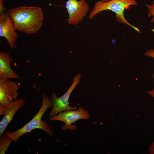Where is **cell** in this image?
I'll return each instance as SVG.
<instances>
[{"instance_id":"cell-1","label":"cell","mask_w":154,"mask_h":154,"mask_svg":"<svg viewBox=\"0 0 154 154\" xmlns=\"http://www.w3.org/2000/svg\"><path fill=\"white\" fill-rule=\"evenodd\" d=\"M7 12L16 31L27 35L36 33L43 25V13L40 7L19 6Z\"/></svg>"},{"instance_id":"cell-2","label":"cell","mask_w":154,"mask_h":154,"mask_svg":"<svg viewBox=\"0 0 154 154\" xmlns=\"http://www.w3.org/2000/svg\"><path fill=\"white\" fill-rule=\"evenodd\" d=\"M52 106V99H50L46 95H43L41 106L33 118L21 128L14 132L7 131L5 134L11 138L15 143L17 142L19 138L23 135L36 129H41L50 135H52L53 131L50 128L47 122L42 120V116L46 111Z\"/></svg>"},{"instance_id":"cell-3","label":"cell","mask_w":154,"mask_h":154,"mask_svg":"<svg viewBox=\"0 0 154 154\" xmlns=\"http://www.w3.org/2000/svg\"><path fill=\"white\" fill-rule=\"evenodd\" d=\"M137 4L135 0H111L106 2L99 1L95 3L92 10L89 13V18L92 19L97 14L103 11L110 10L116 13L115 17L118 22L126 24L140 33V30L130 23L124 15L125 9H128L131 6Z\"/></svg>"},{"instance_id":"cell-4","label":"cell","mask_w":154,"mask_h":154,"mask_svg":"<svg viewBox=\"0 0 154 154\" xmlns=\"http://www.w3.org/2000/svg\"><path fill=\"white\" fill-rule=\"evenodd\" d=\"M81 76V74L80 73L75 76L71 86L67 92L60 97H58L55 92H51V99L52 101V106L49 114L50 117L56 116L59 113L64 111L78 109V108L76 106L70 107L68 100L72 92L80 82Z\"/></svg>"},{"instance_id":"cell-5","label":"cell","mask_w":154,"mask_h":154,"mask_svg":"<svg viewBox=\"0 0 154 154\" xmlns=\"http://www.w3.org/2000/svg\"><path fill=\"white\" fill-rule=\"evenodd\" d=\"M76 110H68L61 112L57 115L49 117L51 121H58L64 123L65 125L61 127L64 131L74 130L76 128L75 125H72L77 120L81 119H87L90 117L88 111L81 107Z\"/></svg>"},{"instance_id":"cell-6","label":"cell","mask_w":154,"mask_h":154,"mask_svg":"<svg viewBox=\"0 0 154 154\" xmlns=\"http://www.w3.org/2000/svg\"><path fill=\"white\" fill-rule=\"evenodd\" d=\"M19 88L15 81L9 79H0V115H4L7 106L17 99Z\"/></svg>"},{"instance_id":"cell-7","label":"cell","mask_w":154,"mask_h":154,"mask_svg":"<svg viewBox=\"0 0 154 154\" xmlns=\"http://www.w3.org/2000/svg\"><path fill=\"white\" fill-rule=\"evenodd\" d=\"M65 7L69 15L67 22L72 25L78 24L86 16L89 10L88 4L85 0H68Z\"/></svg>"},{"instance_id":"cell-8","label":"cell","mask_w":154,"mask_h":154,"mask_svg":"<svg viewBox=\"0 0 154 154\" xmlns=\"http://www.w3.org/2000/svg\"><path fill=\"white\" fill-rule=\"evenodd\" d=\"M15 27L11 22L7 11L0 14V37L5 38L11 48L17 47L16 41L18 37Z\"/></svg>"},{"instance_id":"cell-9","label":"cell","mask_w":154,"mask_h":154,"mask_svg":"<svg viewBox=\"0 0 154 154\" xmlns=\"http://www.w3.org/2000/svg\"><path fill=\"white\" fill-rule=\"evenodd\" d=\"M25 102L24 99L20 98L14 100L7 106L3 117L0 122V136L3 134L18 110L24 106Z\"/></svg>"},{"instance_id":"cell-10","label":"cell","mask_w":154,"mask_h":154,"mask_svg":"<svg viewBox=\"0 0 154 154\" xmlns=\"http://www.w3.org/2000/svg\"><path fill=\"white\" fill-rule=\"evenodd\" d=\"M13 59L9 52H0V79H19L20 76L11 68Z\"/></svg>"},{"instance_id":"cell-11","label":"cell","mask_w":154,"mask_h":154,"mask_svg":"<svg viewBox=\"0 0 154 154\" xmlns=\"http://www.w3.org/2000/svg\"><path fill=\"white\" fill-rule=\"evenodd\" d=\"M12 139L5 133L0 136V154H5L8 149Z\"/></svg>"},{"instance_id":"cell-12","label":"cell","mask_w":154,"mask_h":154,"mask_svg":"<svg viewBox=\"0 0 154 154\" xmlns=\"http://www.w3.org/2000/svg\"><path fill=\"white\" fill-rule=\"evenodd\" d=\"M148 9L147 16L148 17L152 16L153 17L150 21L152 23H154V1L151 5H146Z\"/></svg>"},{"instance_id":"cell-13","label":"cell","mask_w":154,"mask_h":154,"mask_svg":"<svg viewBox=\"0 0 154 154\" xmlns=\"http://www.w3.org/2000/svg\"><path fill=\"white\" fill-rule=\"evenodd\" d=\"M144 54L146 56L151 57L154 59V49H150L147 51Z\"/></svg>"},{"instance_id":"cell-14","label":"cell","mask_w":154,"mask_h":154,"mask_svg":"<svg viewBox=\"0 0 154 154\" xmlns=\"http://www.w3.org/2000/svg\"><path fill=\"white\" fill-rule=\"evenodd\" d=\"M6 8L4 5L3 0H0V13H5Z\"/></svg>"},{"instance_id":"cell-15","label":"cell","mask_w":154,"mask_h":154,"mask_svg":"<svg viewBox=\"0 0 154 154\" xmlns=\"http://www.w3.org/2000/svg\"><path fill=\"white\" fill-rule=\"evenodd\" d=\"M151 76L153 80V86H154V74H152ZM147 94L154 98V88L152 90L147 91Z\"/></svg>"},{"instance_id":"cell-16","label":"cell","mask_w":154,"mask_h":154,"mask_svg":"<svg viewBox=\"0 0 154 154\" xmlns=\"http://www.w3.org/2000/svg\"><path fill=\"white\" fill-rule=\"evenodd\" d=\"M148 151L151 154H154V141L151 144L148 149Z\"/></svg>"},{"instance_id":"cell-17","label":"cell","mask_w":154,"mask_h":154,"mask_svg":"<svg viewBox=\"0 0 154 154\" xmlns=\"http://www.w3.org/2000/svg\"><path fill=\"white\" fill-rule=\"evenodd\" d=\"M102 1L104 2H106L108 1V0H102Z\"/></svg>"}]
</instances>
